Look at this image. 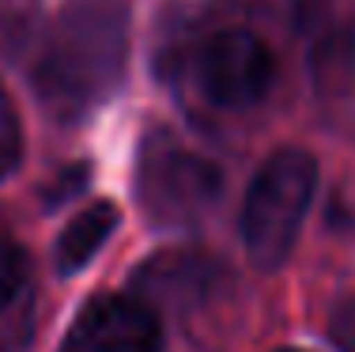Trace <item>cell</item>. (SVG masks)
I'll use <instances>...</instances> for the list:
<instances>
[{"instance_id":"6da1fadb","label":"cell","mask_w":355,"mask_h":352,"mask_svg":"<svg viewBox=\"0 0 355 352\" xmlns=\"http://www.w3.org/2000/svg\"><path fill=\"white\" fill-rule=\"evenodd\" d=\"M129 15L117 0H83L49 31L35 61V87L49 114L80 117L121 83Z\"/></svg>"},{"instance_id":"7a4b0ae2","label":"cell","mask_w":355,"mask_h":352,"mask_svg":"<svg viewBox=\"0 0 355 352\" xmlns=\"http://www.w3.org/2000/svg\"><path fill=\"white\" fill-rule=\"evenodd\" d=\"M318 194V159L302 148H280L253 174L242 201V242L257 269H280L299 242L302 220Z\"/></svg>"},{"instance_id":"3957f363","label":"cell","mask_w":355,"mask_h":352,"mask_svg":"<svg viewBox=\"0 0 355 352\" xmlns=\"http://www.w3.org/2000/svg\"><path fill=\"white\" fill-rule=\"evenodd\" d=\"M223 194V174L212 159L189 152L171 137L144 140L137 163V197L140 208L163 228L193 224Z\"/></svg>"},{"instance_id":"277c9868","label":"cell","mask_w":355,"mask_h":352,"mask_svg":"<svg viewBox=\"0 0 355 352\" xmlns=\"http://www.w3.org/2000/svg\"><path fill=\"white\" fill-rule=\"evenodd\" d=\"M193 72H197V87L208 103L242 110L268 95L276 80V57L257 35L227 27L200 42Z\"/></svg>"},{"instance_id":"5b68a950","label":"cell","mask_w":355,"mask_h":352,"mask_svg":"<svg viewBox=\"0 0 355 352\" xmlns=\"http://www.w3.org/2000/svg\"><path fill=\"white\" fill-rule=\"evenodd\" d=\"M291 15L318 91L344 99L355 87V0H291Z\"/></svg>"},{"instance_id":"8992f818","label":"cell","mask_w":355,"mask_h":352,"mask_svg":"<svg viewBox=\"0 0 355 352\" xmlns=\"http://www.w3.org/2000/svg\"><path fill=\"white\" fill-rule=\"evenodd\" d=\"M72 341L83 352H163V318L140 296H98Z\"/></svg>"},{"instance_id":"52a82bcc","label":"cell","mask_w":355,"mask_h":352,"mask_svg":"<svg viewBox=\"0 0 355 352\" xmlns=\"http://www.w3.org/2000/svg\"><path fill=\"white\" fill-rule=\"evenodd\" d=\"M132 288L155 311L159 307H189L205 299L212 288V262L197 250H166L140 265L132 276Z\"/></svg>"},{"instance_id":"ba28073f","label":"cell","mask_w":355,"mask_h":352,"mask_svg":"<svg viewBox=\"0 0 355 352\" xmlns=\"http://www.w3.org/2000/svg\"><path fill=\"white\" fill-rule=\"evenodd\" d=\"M117 224H121V212H117L114 201H95V205H87L83 212H76L72 220L64 224L61 239H57V246H53L57 269L64 276L80 273L83 265L106 246V239L117 231Z\"/></svg>"},{"instance_id":"9c48e42d","label":"cell","mask_w":355,"mask_h":352,"mask_svg":"<svg viewBox=\"0 0 355 352\" xmlns=\"http://www.w3.org/2000/svg\"><path fill=\"white\" fill-rule=\"evenodd\" d=\"M23 163V125L15 114V103L4 87H0V182L12 178Z\"/></svg>"},{"instance_id":"30bf717a","label":"cell","mask_w":355,"mask_h":352,"mask_svg":"<svg viewBox=\"0 0 355 352\" xmlns=\"http://www.w3.org/2000/svg\"><path fill=\"white\" fill-rule=\"evenodd\" d=\"M23 288H27V254L15 239L0 235V315L23 296Z\"/></svg>"},{"instance_id":"8fae6325","label":"cell","mask_w":355,"mask_h":352,"mask_svg":"<svg viewBox=\"0 0 355 352\" xmlns=\"http://www.w3.org/2000/svg\"><path fill=\"white\" fill-rule=\"evenodd\" d=\"M329 337L340 352H355V299L333 311V322H329Z\"/></svg>"},{"instance_id":"7c38bea8","label":"cell","mask_w":355,"mask_h":352,"mask_svg":"<svg viewBox=\"0 0 355 352\" xmlns=\"http://www.w3.org/2000/svg\"><path fill=\"white\" fill-rule=\"evenodd\" d=\"M280 352H302V349H280Z\"/></svg>"}]
</instances>
